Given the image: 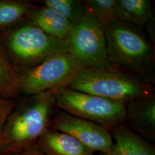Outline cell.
<instances>
[{
	"mask_svg": "<svg viewBox=\"0 0 155 155\" xmlns=\"http://www.w3.org/2000/svg\"><path fill=\"white\" fill-rule=\"evenodd\" d=\"M108 55L117 68L155 81V47L139 27L114 19L104 25Z\"/></svg>",
	"mask_w": 155,
	"mask_h": 155,
	"instance_id": "1",
	"label": "cell"
},
{
	"mask_svg": "<svg viewBox=\"0 0 155 155\" xmlns=\"http://www.w3.org/2000/svg\"><path fill=\"white\" fill-rule=\"evenodd\" d=\"M54 130L66 133L93 152L109 154L113 139L106 128L98 124L59 112L52 122Z\"/></svg>",
	"mask_w": 155,
	"mask_h": 155,
	"instance_id": "8",
	"label": "cell"
},
{
	"mask_svg": "<svg viewBox=\"0 0 155 155\" xmlns=\"http://www.w3.org/2000/svg\"><path fill=\"white\" fill-rule=\"evenodd\" d=\"M4 47L15 66H35L56 54L68 52L66 41L45 33L29 22L6 35Z\"/></svg>",
	"mask_w": 155,
	"mask_h": 155,
	"instance_id": "4",
	"label": "cell"
},
{
	"mask_svg": "<svg viewBox=\"0 0 155 155\" xmlns=\"http://www.w3.org/2000/svg\"><path fill=\"white\" fill-rule=\"evenodd\" d=\"M15 103L13 99L5 98L0 96V131L11 114Z\"/></svg>",
	"mask_w": 155,
	"mask_h": 155,
	"instance_id": "18",
	"label": "cell"
},
{
	"mask_svg": "<svg viewBox=\"0 0 155 155\" xmlns=\"http://www.w3.org/2000/svg\"><path fill=\"white\" fill-rule=\"evenodd\" d=\"M153 16L149 0H117L116 18L136 27H143Z\"/></svg>",
	"mask_w": 155,
	"mask_h": 155,
	"instance_id": "13",
	"label": "cell"
},
{
	"mask_svg": "<svg viewBox=\"0 0 155 155\" xmlns=\"http://www.w3.org/2000/svg\"><path fill=\"white\" fill-rule=\"evenodd\" d=\"M29 22L54 37L66 40L72 24L47 6L34 7L29 12Z\"/></svg>",
	"mask_w": 155,
	"mask_h": 155,
	"instance_id": "11",
	"label": "cell"
},
{
	"mask_svg": "<svg viewBox=\"0 0 155 155\" xmlns=\"http://www.w3.org/2000/svg\"><path fill=\"white\" fill-rule=\"evenodd\" d=\"M66 41L68 52L83 68H117L108 55L104 25L87 7L82 18L72 24Z\"/></svg>",
	"mask_w": 155,
	"mask_h": 155,
	"instance_id": "6",
	"label": "cell"
},
{
	"mask_svg": "<svg viewBox=\"0 0 155 155\" xmlns=\"http://www.w3.org/2000/svg\"><path fill=\"white\" fill-rule=\"evenodd\" d=\"M117 0H87L86 6L103 25L116 18Z\"/></svg>",
	"mask_w": 155,
	"mask_h": 155,
	"instance_id": "17",
	"label": "cell"
},
{
	"mask_svg": "<svg viewBox=\"0 0 155 155\" xmlns=\"http://www.w3.org/2000/svg\"><path fill=\"white\" fill-rule=\"evenodd\" d=\"M56 106L73 116L106 127L121 125L127 116L125 104L107 100L68 87L51 91Z\"/></svg>",
	"mask_w": 155,
	"mask_h": 155,
	"instance_id": "5",
	"label": "cell"
},
{
	"mask_svg": "<svg viewBox=\"0 0 155 155\" xmlns=\"http://www.w3.org/2000/svg\"><path fill=\"white\" fill-rule=\"evenodd\" d=\"M43 3L72 24L82 18L86 8L84 1L79 0H45Z\"/></svg>",
	"mask_w": 155,
	"mask_h": 155,
	"instance_id": "16",
	"label": "cell"
},
{
	"mask_svg": "<svg viewBox=\"0 0 155 155\" xmlns=\"http://www.w3.org/2000/svg\"><path fill=\"white\" fill-rule=\"evenodd\" d=\"M41 149L47 155H94L71 136L55 130H47L39 139Z\"/></svg>",
	"mask_w": 155,
	"mask_h": 155,
	"instance_id": "9",
	"label": "cell"
},
{
	"mask_svg": "<svg viewBox=\"0 0 155 155\" xmlns=\"http://www.w3.org/2000/svg\"><path fill=\"white\" fill-rule=\"evenodd\" d=\"M6 155H47L42 150L29 147L26 149L20 150L19 152L13 153Z\"/></svg>",
	"mask_w": 155,
	"mask_h": 155,
	"instance_id": "20",
	"label": "cell"
},
{
	"mask_svg": "<svg viewBox=\"0 0 155 155\" xmlns=\"http://www.w3.org/2000/svg\"><path fill=\"white\" fill-rule=\"evenodd\" d=\"M35 6L16 1H0V32L18 24L25 18Z\"/></svg>",
	"mask_w": 155,
	"mask_h": 155,
	"instance_id": "15",
	"label": "cell"
},
{
	"mask_svg": "<svg viewBox=\"0 0 155 155\" xmlns=\"http://www.w3.org/2000/svg\"><path fill=\"white\" fill-rule=\"evenodd\" d=\"M127 118L139 130L153 134L155 129V94L128 103Z\"/></svg>",
	"mask_w": 155,
	"mask_h": 155,
	"instance_id": "12",
	"label": "cell"
},
{
	"mask_svg": "<svg viewBox=\"0 0 155 155\" xmlns=\"http://www.w3.org/2000/svg\"><path fill=\"white\" fill-rule=\"evenodd\" d=\"M13 111L0 131V153L6 155L31 147L47 130L55 101L51 91L32 95Z\"/></svg>",
	"mask_w": 155,
	"mask_h": 155,
	"instance_id": "2",
	"label": "cell"
},
{
	"mask_svg": "<svg viewBox=\"0 0 155 155\" xmlns=\"http://www.w3.org/2000/svg\"><path fill=\"white\" fill-rule=\"evenodd\" d=\"M20 92V70L0 43V96L13 99Z\"/></svg>",
	"mask_w": 155,
	"mask_h": 155,
	"instance_id": "14",
	"label": "cell"
},
{
	"mask_svg": "<svg viewBox=\"0 0 155 155\" xmlns=\"http://www.w3.org/2000/svg\"><path fill=\"white\" fill-rule=\"evenodd\" d=\"M67 87L125 104L148 97L154 91L152 83L117 68H83Z\"/></svg>",
	"mask_w": 155,
	"mask_h": 155,
	"instance_id": "3",
	"label": "cell"
},
{
	"mask_svg": "<svg viewBox=\"0 0 155 155\" xmlns=\"http://www.w3.org/2000/svg\"><path fill=\"white\" fill-rule=\"evenodd\" d=\"M112 135L114 142L108 155H155L151 145L121 125L112 128Z\"/></svg>",
	"mask_w": 155,
	"mask_h": 155,
	"instance_id": "10",
	"label": "cell"
},
{
	"mask_svg": "<svg viewBox=\"0 0 155 155\" xmlns=\"http://www.w3.org/2000/svg\"><path fill=\"white\" fill-rule=\"evenodd\" d=\"M83 68L69 52L52 56L32 67L18 68L21 92L34 95L67 87Z\"/></svg>",
	"mask_w": 155,
	"mask_h": 155,
	"instance_id": "7",
	"label": "cell"
},
{
	"mask_svg": "<svg viewBox=\"0 0 155 155\" xmlns=\"http://www.w3.org/2000/svg\"><path fill=\"white\" fill-rule=\"evenodd\" d=\"M145 28L148 35L149 41L153 46L155 45V17H152L148 22L146 23Z\"/></svg>",
	"mask_w": 155,
	"mask_h": 155,
	"instance_id": "19",
	"label": "cell"
}]
</instances>
